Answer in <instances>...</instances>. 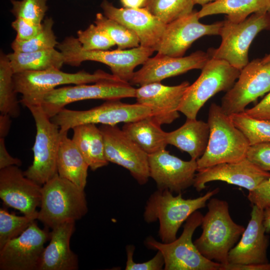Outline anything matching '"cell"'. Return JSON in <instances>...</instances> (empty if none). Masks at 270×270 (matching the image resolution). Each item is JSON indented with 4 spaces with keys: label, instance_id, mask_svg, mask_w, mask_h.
<instances>
[{
    "label": "cell",
    "instance_id": "obj_37",
    "mask_svg": "<svg viewBox=\"0 0 270 270\" xmlns=\"http://www.w3.org/2000/svg\"><path fill=\"white\" fill-rule=\"evenodd\" d=\"M77 39L86 50H105L116 45L107 33L96 24H91L77 32Z\"/></svg>",
    "mask_w": 270,
    "mask_h": 270
},
{
    "label": "cell",
    "instance_id": "obj_42",
    "mask_svg": "<svg viewBox=\"0 0 270 270\" xmlns=\"http://www.w3.org/2000/svg\"><path fill=\"white\" fill-rule=\"evenodd\" d=\"M248 192V198L252 205L262 210L270 206V178Z\"/></svg>",
    "mask_w": 270,
    "mask_h": 270
},
{
    "label": "cell",
    "instance_id": "obj_25",
    "mask_svg": "<svg viewBox=\"0 0 270 270\" xmlns=\"http://www.w3.org/2000/svg\"><path fill=\"white\" fill-rule=\"evenodd\" d=\"M210 128L208 122L196 118H186L178 129L167 132L168 144L172 145L188 154L191 159L197 160L206 151L208 142Z\"/></svg>",
    "mask_w": 270,
    "mask_h": 270
},
{
    "label": "cell",
    "instance_id": "obj_49",
    "mask_svg": "<svg viewBox=\"0 0 270 270\" xmlns=\"http://www.w3.org/2000/svg\"><path fill=\"white\" fill-rule=\"evenodd\" d=\"M216 0H194V4H200L203 6L206 4L210 3L211 2L216 1Z\"/></svg>",
    "mask_w": 270,
    "mask_h": 270
},
{
    "label": "cell",
    "instance_id": "obj_20",
    "mask_svg": "<svg viewBox=\"0 0 270 270\" xmlns=\"http://www.w3.org/2000/svg\"><path fill=\"white\" fill-rule=\"evenodd\" d=\"M190 85L187 81L173 86L150 83L136 88L135 98L150 109V116L158 124H170L180 117L178 108Z\"/></svg>",
    "mask_w": 270,
    "mask_h": 270
},
{
    "label": "cell",
    "instance_id": "obj_23",
    "mask_svg": "<svg viewBox=\"0 0 270 270\" xmlns=\"http://www.w3.org/2000/svg\"><path fill=\"white\" fill-rule=\"evenodd\" d=\"M263 225V210L252 205L250 218L238 244L229 252L228 263L239 264L268 263L270 238Z\"/></svg>",
    "mask_w": 270,
    "mask_h": 270
},
{
    "label": "cell",
    "instance_id": "obj_32",
    "mask_svg": "<svg viewBox=\"0 0 270 270\" xmlns=\"http://www.w3.org/2000/svg\"><path fill=\"white\" fill-rule=\"evenodd\" d=\"M194 0H146L144 8L166 24L194 10Z\"/></svg>",
    "mask_w": 270,
    "mask_h": 270
},
{
    "label": "cell",
    "instance_id": "obj_48",
    "mask_svg": "<svg viewBox=\"0 0 270 270\" xmlns=\"http://www.w3.org/2000/svg\"><path fill=\"white\" fill-rule=\"evenodd\" d=\"M263 225L266 234L270 233V206L263 210Z\"/></svg>",
    "mask_w": 270,
    "mask_h": 270
},
{
    "label": "cell",
    "instance_id": "obj_22",
    "mask_svg": "<svg viewBox=\"0 0 270 270\" xmlns=\"http://www.w3.org/2000/svg\"><path fill=\"white\" fill-rule=\"evenodd\" d=\"M104 14L128 27L138 37L140 46L157 51L166 24L144 8H118L108 0L100 4Z\"/></svg>",
    "mask_w": 270,
    "mask_h": 270
},
{
    "label": "cell",
    "instance_id": "obj_1",
    "mask_svg": "<svg viewBox=\"0 0 270 270\" xmlns=\"http://www.w3.org/2000/svg\"><path fill=\"white\" fill-rule=\"evenodd\" d=\"M208 211L201 224L202 233L194 243L207 259L226 265L230 250L244 230V227L232 218L226 200L210 198Z\"/></svg>",
    "mask_w": 270,
    "mask_h": 270
},
{
    "label": "cell",
    "instance_id": "obj_50",
    "mask_svg": "<svg viewBox=\"0 0 270 270\" xmlns=\"http://www.w3.org/2000/svg\"><path fill=\"white\" fill-rule=\"evenodd\" d=\"M261 62L264 64L270 63V53L261 58Z\"/></svg>",
    "mask_w": 270,
    "mask_h": 270
},
{
    "label": "cell",
    "instance_id": "obj_46",
    "mask_svg": "<svg viewBox=\"0 0 270 270\" xmlns=\"http://www.w3.org/2000/svg\"><path fill=\"white\" fill-rule=\"evenodd\" d=\"M10 116L6 114L0 115V136L4 138L8 134L11 124Z\"/></svg>",
    "mask_w": 270,
    "mask_h": 270
},
{
    "label": "cell",
    "instance_id": "obj_24",
    "mask_svg": "<svg viewBox=\"0 0 270 270\" xmlns=\"http://www.w3.org/2000/svg\"><path fill=\"white\" fill-rule=\"evenodd\" d=\"M75 222L62 223L52 229L50 242L44 248L38 270H76L78 256L70 247Z\"/></svg>",
    "mask_w": 270,
    "mask_h": 270
},
{
    "label": "cell",
    "instance_id": "obj_2",
    "mask_svg": "<svg viewBox=\"0 0 270 270\" xmlns=\"http://www.w3.org/2000/svg\"><path fill=\"white\" fill-rule=\"evenodd\" d=\"M217 188L195 198H184L182 193L176 196L168 190L158 189L150 196L144 213V220L159 221V236L164 243L177 238L178 230L194 212L204 208L208 201L220 192Z\"/></svg>",
    "mask_w": 270,
    "mask_h": 270
},
{
    "label": "cell",
    "instance_id": "obj_26",
    "mask_svg": "<svg viewBox=\"0 0 270 270\" xmlns=\"http://www.w3.org/2000/svg\"><path fill=\"white\" fill-rule=\"evenodd\" d=\"M60 132L57 158L58 174L84 190L89 166L72 139L68 138V132Z\"/></svg>",
    "mask_w": 270,
    "mask_h": 270
},
{
    "label": "cell",
    "instance_id": "obj_12",
    "mask_svg": "<svg viewBox=\"0 0 270 270\" xmlns=\"http://www.w3.org/2000/svg\"><path fill=\"white\" fill-rule=\"evenodd\" d=\"M136 88L128 82L104 80L93 84H80L56 88L46 94L40 106L51 118L68 104L87 100H120L135 98Z\"/></svg>",
    "mask_w": 270,
    "mask_h": 270
},
{
    "label": "cell",
    "instance_id": "obj_15",
    "mask_svg": "<svg viewBox=\"0 0 270 270\" xmlns=\"http://www.w3.org/2000/svg\"><path fill=\"white\" fill-rule=\"evenodd\" d=\"M99 128L107 160L128 170L140 184H146L150 178L148 155L116 125H102Z\"/></svg>",
    "mask_w": 270,
    "mask_h": 270
},
{
    "label": "cell",
    "instance_id": "obj_45",
    "mask_svg": "<svg viewBox=\"0 0 270 270\" xmlns=\"http://www.w3.org/2000/svg\"><path fill=\"white\" fill-rule=\"evenodd\" d=\"M221 270H270V262L249 264L228 263L226 265L222 264Z\"/></svg>",
    "mask_w": 270,
    "mask_h": 270
},
{
    "label": "cell",
    "instance_id": "obj_47",
    "mask_svg": "<svg viewBox=\"0 0 270 270\" xmlns=\"http://www.w3.org/2000/svg\"><path fill=\"white\" fill-rule=\"evenodd\" d=\"M126 8H144L146 0H120Z\"/></svg>",
    "mask_w": 270,
    "mask_h": 270
},
{
    "label": "cell",
    "instance_id": "obj_18",
    "mask_svg": "<svg viewBox=\"0 0 270 270\" xmlns=\"http://www.w3.org/2000/svg\"><path fill=\"white\" fill-rule=\"evenodd\" d=\"M150 176L158 189L176 194L193 186L198 170L196 160H184L166 149L148 155Z\"/></svg>",
    "mask_w": 270,
    "mask_h": 270
},
{
    "label": "cell",
    "instance_id": "obj_39",
    "mask_svg": "<svg viewBox=\"0 0 270 270\" xmlns=\"http://www.w3.org/2000/svg\"><path fill=\"white\" fill-rule=\"evenodd\" d=\"M246 158L261 170L270 171V142L250 145Z\"/></svg>",
    "mask_w": 270,
    "mask_h": 270
},
{
    "label": "cell",
    "instance_id": "obj_31",
    "mask_svg": "<svg viewBox=\"0 0 270 270\" xmlns=\"http://www.w3.org/2000/svg\"><path fill=\"white\" fill-rule=\"evenodd\" d=\"M14 72L7 54H0V114L17 118L20 114L19 102L14 83Z\"/></svg>",
    "mask_w": 270,
    "mask_h": 270
},
{
    "label": "cell",
    "instance_id": "obj_29",
    "mask_svg": "<svg viewBox=\"0 0 270 270\" xmlns=\"http://www.w3.org/2000/svg\"><path fill=\"white\" fill-rule=\"evenodd\" d=\"M270 12V0H216L202 6L200 18L224 14L226 20L233 22L244 20L252 14Z\"/></svg>",
    "mask_w": 270,
    "mask_h": 270
},
{
    "label": "cell",
    "instance_id": "obj_27",
    "mask_svg": "<svg viewBox=\"0 0 270 270\" xmlns=\"http://www.w3.org/2000/svg\"><path fill=\"white\" fill-rule=\"evenodd\" d=\"M72 140L89 168L94 171L108 164L104 152L103 135L95 124H86L74 127Z\"/></svg>",
    "mask_w": 270,
    "mask_h": 270
},
{
    "label": "cell",
    "instance_id": "obj_6",
    "mask_svg": "<svg viewBox=\"0 0 270 270\" xmlns=\"http://www.w3.org/2000/svg\"><path fill=\"white\" fill-rule=\"evenodd\" d=\"M264 30H270V12L254 13L238 22L225 20L219 34L221 43L208 50L209 58L225 60L240 70L249 62L248 50L253 40Z\"/></svg>",
    "mask_w": 270,
    "mask_h": 270
},
{
    "label": "cell",
    "instance_id": "obj_43",
    "mask_svg": "<svg viewBox=\"0 0 270 270\" xmlns=\"http://www.w3.org/2000/svg\"><path fill=\"white\" fill-rule=\"evenodd\" d=\"M248 116L257 119H270V92L258 104L244 112Z\"/></svg>",
    "mask_w": 270,
    "mask_h": 270
},
{
    "label": "cell",
    "instance_id": "obj_40",
    "mask_svg": "<svg viewBox=\"0 0 270 270\" xmlns=\"http://www.w3.org/2000/svg\"><path fill=\"white\" fill-rule=\"evenodd\" d=\"M134 248L128 246L126 248L127 260L126 270H161L164 268V260L162 252L158 250L156 254L150 260L142 263L135 262L133 260Z\"/></svg>",
    "mask_w": 270,
    "mask_h": 270
},
{
    "label": "cell",
    "instance_id": "obj_9",
    "mask_svg": "<svg viewBox=\"0 0 270 270\" xmlns=\"http://www.w3.org/2000/svg\"><path fill=\"white\" fill-rule=\"evenodd\" d=\"M26 108L34 118L36 132L32 148L33 162L24 174L42 186L58 174L57 158L61 132L60 127L48 117L40 105Z\"/></svg>",
    "mask_w": 270,
    "mask_h": 270
},
{
    "label": "cell",
    "instance_id": "obj_13",
    "mask_svg": "<svg viewBox=\"0 0 270 270\" xmlns=\"http://www.w3.org/2000/svg\"><path fill=\"white\" fill-rule=\"evenodd\" d=\"M270 92V63L254 59L240 70L237 81L222 98L220 106L228 116L242 112L248 104Z\"/></svg>",
    "mask_w": 270,
    "mask_h": 270
},
{
    "label": "cell",
    "instance_id": "obj_19",
    "mask_svg": "<svg viewBox=\"0 0 270 270\" xmlns=\"http://www.w3.org/2000/svg\"><path fill=\"white\" fill-rule=\"evenodd\" d=\"M193 186L198 192L212 181H222L252 190L270 178V172L261 170L246 158L236 162L218 164L197 170Z\"/></svg>",
    "mask_w": 270,
    "mask_h": 270
},
{
    "label": "cell",
    "instance_id": "obj_44",
    "mask_svg": "<svg viewBox=\"0 0 270 270\" xmlns=\"http://www.w3.org/2000/svg\"><path fill=\"white\" fill-rule=\"evenodd\" d=\"M21 160L13 158L8 152L4 142V138H0V169L12 166H20L22 165Z\"/></svg>",
    "mask_w": 270,
    "mask_h": 270
},
{
    "label": "cell",
    "instance_id": "obj_36",
    "mask_svg": "<svg viewBox=\"0 0 270 270\" xmlns=\"http://www.w3.org/2000/svg\"><path fill=\"white\" fill-rule=\"evenodd\" d=\"M36 220V218L24 215L18 216L0 208V248L8 241L20 235Z\"/></svg>",
    "mask_w": 270,
    "mask_h": 270
},
{
    "label": "cell",
    "instance_id": "obj_30",
    "mask_svg": "<svg viewBox=\"0 0 270 270\" xmlns=\"http://www.w3.org/2000/svg\"><path fill=\"white\" fill-rule=\"evenodd\" d=\"M7 56L14 74L26 71L60 70L64 64L62 54L54 48L29 52H14Z\"/></svg>",
    "mask_w": 270,
    "mask_h": 270
},
{
    "label": "cell",
    "instance_id": "obj_17",
    "mask_svg": "<svg viewBox=\"0 0 270 270\" xmlns=\"http://www.w3.org/2000/svg\"><path fill=\"white\" fill-rule=\"evenodd\" d=\"M41 185L24 176L17 166L0 169V198L7 206L36 218L42 197Z\"/></svg>",
    "mask_w": 270,
    "mask_h": 270
},
{
    "label": "cell",
    "instance_id": "obj_28",
    "mask_svg": "<svg viewBox=\"0 0 270 270\" xmlns=\"http://www.w3.org/2000/svg\"><path fill=\"white\" fill-rule=\"evenodd\" d=\"M150 116L124 123L122 130L148 155L166 149L167 132Z\"/></svg>",
    "mask_w": 270,
    "mask_h": 270
},
{
    "label": "cell",
    "instance_id": "obj_11",
    "mask_svg": "<svg viewBox=\"0 0 270 270\" xmlns=\"http://www.w3.org/2000/svg\"><path fill=\"white\" fill-rule=\"evenodd\" d=\"M151 116L150 109L138 102L130 104L120 100H106L102 104L84 110L64 108L50 120L62 132L86 124L116 126L118 124L136 121Z\"/></svg>",
    "mask_w": 270,
    "mask_h": 270
},
{
    "label": "cell",
    "instance_id": "obj_3",
    "mask_svg": "<svg viewBox=\"0 0 270 270\" xmlns=\"http://www.w3.org/2000/svg\"><path fill=\"white\" fill-rule=\"evenodd\" d=\"M207 122L209 140L205 152L196 160L198 170L246 158L248 142L220 106L216 103L210 104Z\"/></svg>",
    "mask_w": 270,
    "mask_h": 270
},
{
    "label": "cell",
    "instance_id": "obj_34",
    "mask_svg": "<svg viewBox=\"0 0 270 270\" xmlns=\"http://www.w3.org/2000/svg\"><path fill=\"white\" fill-rule=\"evenodd\" d=\"M235 126L245 136L249 144L270 142V120L251 118L244 112L230 116Z\"/></svg>",
    "mask_w": 270,
    "mask_h": 270
},
{
    "label": "cell",
    "instance_id": "obj_33",
    "mask_svg": "<svg viewBox=\"0 0 270 270\" xmlns=\"http://www.w3.org/2000/svg\"><path fill=\"white\" fill-rule=\"evenodd\" d=\"M94 24L107 33L118 46V50L140 46V39L134 32L102 13L96 14Z\"/></svg>",
    "mask_w": 270,
    "mask_h": 270
},
{
    "label": "cell",
    "instance_id": "obj_35",
    "mask_svg": "<svg viewBox=\"0 0 270 270\" xmlns=\"http://www.w3.org/2000/svg\"><path fill=\"white\" fill-rule=\"evenodd\" d=\"M54 22L47 18L42 22V30L31 39L19 41L14 39L11 48L14 52H29L54 48L58 42L52 30Z\"/></svg>",
    "mask_w": 270,
    "mask_h": 270
},
{
    "label": "cell",
    "instance_id": "obj_14",
    "mask_svg": "<svg viewBox=\"0 0 270 270\" xmlns=\"http://www.w3.org/2000/svg\"><path fill=\"white\" fill-rule=\"evenodd\" d=\"M50 232L34 221L20 235L0 248V270H38Z\"/></svg>",
    "mask_w": 270,
    "mask_h": 270
},
{
    "label": "cell",
    "instance_id": "obj_41",
    "mask_svg": "<svg viewBox=\"0 0 270 270\" xmlns=\"http://www.w3.org/2000/svg\"><path fill=\"white\" fill-rule=\"evenodd\" d=\"M12 26L16 32L15 40L26 41L31 39L42 30V23L38 24L18 18L12 22Z\"/></svg>",
    "mask_w": 270,
    "mask_h": 270
},
{
    "label": "cell",
    "instance_id": "obj_10",
    "mask_svg": "<svg viewBox=\"0 0 270 270\" xmlns=\"http://www.w3.org/2000/svg\"><path fill=\"white\" fill-rule=\"evenodd\" d=\"M201 70L197 80L187 88L178 108L188 118H196L200 109L214 94L229 90L240 71L225 60L213 58Z\"/></svg>",
    "mask_w": 270,
    "mask_h": 270
},
{
    "label": "cell",
    "instance_id": "obj_16",
    "mask_svg": "<svg viewBox=\"0 0 270 270\" xmlns=\"http://www.w3.org/2000/svg\"><path fill=\"white\" fill-rule=\"evenodd\" d=\"M198 12L166 25L157 54L172 57L183 56L196 40L204 36L219 35L223 21L204 24L200 21Z\"/></svg>",
    "mask_w": 270,
    "mask_h": 270
},
{
    "label": "cell",
    "instance_id": "obj_4",
    "mask_svg": "<svg viewBox=\"0 0 270 270\" xmlns=\"http://www.w3.org/2000/svg\"><path fill=\"white\" fill-rule=\"evenodd\" d=\"M42 186L37 220L47 228L81 219L88 212L84 190L58 174Z\"/></svg>",
    "mask_w": 270,
    "mask_h": 270
},
{
    "label": "cell",
    "instance_id": "obj_7",
    "mask_svg": "<svg viewBox=\"0 0 270 270\" xmlns=\"http://www.w3.org/2000/svg\"><path fill=\"white\" fill-rule=\"evenodd\" d=\"M13 79L16 92L22 95L20 102L26 107L40 105L46 94L60 85L95 83L104 80H120L112 74L100 70L93 74L84 70L68 73L58 69L26 71L14 74Z\"/></svg>",
    "mask_w": 270,
    "mask_h": 270
},
{
    "label": "cell",
    "instance_id": "obj_21",
    "mask_svg": "<svg viewBox=\"0 0 270 270\" xmlns=\"http://www.w3.org/2000/svg\"><path fill=\"white\" fill-rule=\"evenodd\" d=\"M210 58L207 52L197 50L189 56L172 57L157 54L149 58L142 67L134 72L130 84L140 86L183 74L194 69L202 70Z\"/></svg>",
    "mask_w": 270,
    "mask_h": 270
},
{
    "label": "cell",
    "instance_id": "obj_5",
    "mask_svg": "<svg viewBox=\"0 0 270 270\" xmlns=\"http://www.w3.org/2000/svg\"><path fill=\"white\" fill-rule=\"evenodd\" d=\"M56 46L64 56V64L78 66L86 60L100 62L108 66L114 76L128 83L135 72L134 68L143 64L154 52L141 46L129 50H86L77 38L73 36L66 38Z\"/></svg>",
    "mask_w": 270,
    "mask_h": 270
},
{
    "label": "cell",
    "instance_id": "obj_8",
    "mask_svg": "<svg viewBox=\"0 0 270 270\" xmlns=\"http://www.w3.org/2000/svg\"><path fill=\"white\" fill-rule=\"evenodd\" d=\"M198 210L186 220L180 236L169 243L148 238L146 241L148 248L160 251L164 260L165 270H221L222 264L210 260L198 250L192 240L193 234L201 226L203 218Z\"/></svg>",
    "mask_w": 270,
    "mask_h": 270
},
{
    "label": "cell",
    "instance_id": "obj_38",
    "mask_svg": "<svg viewBox=\"0 0 270 270\" xmlns=\"http://www.w3.org/2000/svg\"><path fill=\"white\" fill-rule=\"evenodd\" d=\"M11 12L16 18L26 19L36 24H42L48 10V0H10Z\"/></svg>",
    "mask_w": 270,
    "mask_h": 270
},
{
    "label": "cell",
    "instance_id": "obj_51",
    "mask_svg": "<svg viewBox=\"0 0 270 270\" xmlns=\"http://www.w3.org/2000/svg\"></svg>",
    "mask_w": 270,
    "mask_h": 270
}]
</instances>
